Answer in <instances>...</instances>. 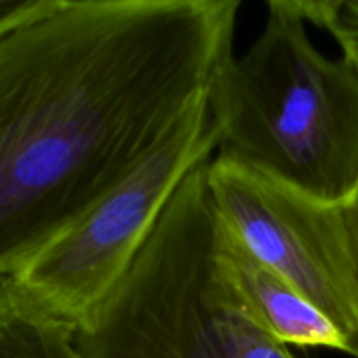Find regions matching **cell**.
Listing matches in <instances>:
<instances>
[{
	"label": "cell",
	"instance_id": "cell-4",
	"mask_svg": "<svg viewBox=\"0 0 358 358\" xmlns=\"http://www.w3.org/2000/svg\"><path fill=\"white\" fill-rule=\"evenodd\" d=\"M217 149L210 107L143 161L14 280L79 327L126 275L184 178Z\"/></svg>",
	"mask_w": 358,
	"mask_h": 358
},
{
	"label": "cell",
	"instance_id": "cell-11",
	"mask_svg": "<svg viewBox=\"0 0 358 358\" xmlns=\"http://www.w3.org/2000/svg\"><path fill=\"white\" fill-rule=\"evenodd\" d=\"M345 353H348V355L358 358V329L355 332H352V334L348 336V339H346Z\"/></svg>",
	"mask_w": 358,
	"mask_h": 358
},
{
	"label": "cell",
	"instance_id": "cell-8",
	"mask_svg": "<svg viewBox=\"0 0 358 358\" xmlns=\"http://www.w3.org/2000/svg\"><path fill=\"white\" fill-rule=\"evenodd\" d=\"M310 23L327 30L341 45L343 56L358 69V0H299Z\"/></svg>",
	"mask_w": 358,
	"mask_h": 358
},
{
	"label": "cell",
	"instance_id": "cell-3",
	"mask_svg": "<svg viewBox=\"0 0 358 358\" xmlns=\"http://www.w3.org/2000/svg\"><path fill=\"white\" fill-rule=\"evenodd\" d=\"M208 161L178 185L126 275L77 327L83 358H297L224 266Z\"/></svg>",
	"mask_w": 358,
	"mask_h": 358
},
{
	"label": "cell",
	"instance_id": "cell-9",
	"mask_svg": "<svg viewBox=\"0 0 358 358\" xmlns=\"http://www.w3.org/2000/svg\"><path fill=\"white\" fill-rule=\"evenodd\" d=\"M58 0H0V38L48 14Z\"/></svg>",
	"mask_w": 358,
	"mask_h": 358
},
{
	"label": "cell",
	"instance_id": "cell-10",
	"mask_svg": "<svg viewBox=\"0 0 358 358\" xmlns=\"http://www.w3.org/2000/svg\"><path fill=\"white\" fill-rule=\"evenodd\" d=\"M343 212H345L350 245H352V254H353V261H355V269L358 276V187L357 191L353 192L352 198H350V201L343 206Z\"/></svg>",
	"mask_w": 358,
	"mask_h": 358
},
{
	"label": "cell",
	"instance_id": "cell-5",
	"mask_svg": "<svg viewBox=\"0 0 358 358\" xmlns=\"http://www.w3.org/2000/svg\"><path fill=\"white\" fill-rule=\"evenodd\" d=\"M206 182L222 226L348 339L358 329V276L343 206L318 201L226 156L208 161Z\"/></svg>",
	"mask_w": 358,
	"mask_h": 358
},
{
	"label": "cell",
	"instance_id": "cell-6",
	"mask_svg": "<svg viewBox=\"0 0 358 358\" xmlns=\"http://www.w3.org/2000/svg\"><path fill=\"white\" fill-rule=\"evenodd\" d=\"M220 257L257 320L280 343L287 346L345 352V332L296 285L259 261L222 222Z\"/></svg>",
	"mask_w": 358,
	"mask_h": 358
},
{
	"label": "cell",
	"instance_id": "cell-7",
	"mask_svg": "<svg viewBox=\"0 0 358 358\" xmlns=\"http://www.w3.org/2000/svg\"><path fill=\"white\" fill-rule=\"evenodd\" d=\"M76 334L14 276H0V358H83Z\"/></svg>",
	"mask_w": 358,
	"mask_h": 358
},
{
	"label": "cell",
	"instance_id": "cell-2",
	"mask_svg": "<svg viewBox=\"0 0 358 358\" xmlns=\"http://www.w3.org/2000/svg\"><path fill=\"white\" fill-rule=\"evenodd\" d=\"M299 0H271L261 35L220 70L212 96L219 156L318 201L358 187V69L310 41Z\"/></svg>",
	"mask_w": 358,
	"mask_h": 358
},
{
	"label": "cell",
	"instance_id": "cell-1",
	"mask_svg": "<svg viewBox=\"0 0 358 358\" xmlns=\"http://www.w3.org/2000/svg\"><path fill=\"white\" fill-rule=\"evenodd\" d=\"M240 0H58L0 38V276L210 107Z\"/></svg>",
	"mask_w": 358,
	"mask_h": 358
}]
</instances>
